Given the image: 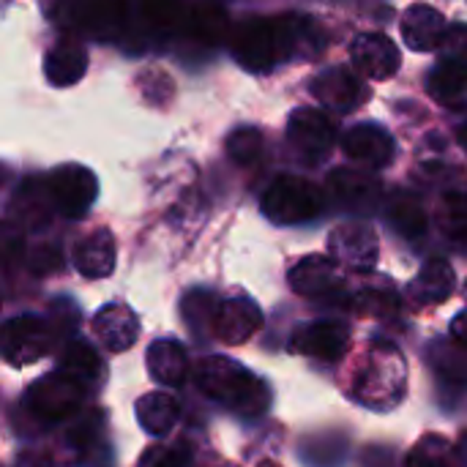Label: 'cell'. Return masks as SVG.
I'll use <instances>...</instances> for the list:
<instances>
[{
  "label": "cell",
  "mask_w": 467,
  "mask_h": 467,
  "mask_svg": "<svg viewBox=\"0 0 467 467\" xmlns=\"http://www.w3.org/2000/svg\"><path fill=\"white\" fill-rule=\"evenodd\" d=\"M233 57L254 74L271 71L290 60L296 52L315 55L323 49L320 25L306 16L279 14V16H252L244 19L230 36Z\"/></svg>",
  "instance_id": "cell-1"
},
{
  "label": "cell",
  "mask_w": 467,
  "mask_h": 467,
  "mask_svg": "<svg viewBox=\"0 0 467 467\" xmlns=\"http://www.w3.org/2000/svg\"><path fill=\"white\" fill-rule=\"evenodd\" d=\"M194 380L208 400L241 419H260L271 408V391L265 380L233 358L205 356L194 369Z\"/></svg>",
  "instance_id": "cell-2"
},
{
  "label": "cell",
  "mask_w": 467,
  "mask_h": 467,
  "mask_svg": "<svg viewBox=\"0 0 467 467\" xmlns=\"http://www.w3.org/2000/svg\"><path fill=\"white\" fill-rule=\"evenodd\" d=\"M405 389H408L405 356L391 342H375L358 361L353 397L369 410L389 413L405 400Z\"/></svg>",
  "instance_id": "cell-3"
},
{
  "label": "cell",
  "mask_w": 467,
  "mask_h": 467,
  "mask_svg": "<svg viewBox=\"0 0 467 467\" xmlns=\"http://www.w3.org/2000/svg\"><path fill=\"white\" fill-rule=\"evenodd\" d=\"M326 208V194L312 181L279 175L263 194V213L274 224H304Z\"/></svg>",
  "instance_id": "cell-4"
},
{
  "label": "cell",
  "mask_w": 467,
  "mask_h": 467,
  "mask_svg": "<svg viewBox=\"0 0 467 467\" xmlns=\"http://www.w3.org/2000/svg\"><path fill=\"white\" fill-rule=\"evenodd\" d=\"M57 345V328L36 315H22L0 328V353L11 367H30Z\"/></svg>",
  "instance_id": "cell-5"
},
{
  "label": "cell",
  "mask_w": 467,
  "mask_h": 467,
  "mask_svg": "<svg viewBox=\"0 0 467 467\" xmlns=\"http://www.w3.org/2000/svg\"><path fill=\"white\" fill-rule=\"evenodd\" d=\"M85 402V386L74 383L71 378L52 372L47 378H38L25 397L27 410L47 424H60L77 416V410Z\"/></svg>",
  "instance_id": "cell-6"
},
{
  "label": "cell",
  "mask_w": 467,
  "mask_h": 467,
  "mask_svg": "<svg viewBox=\"0 0 467 467\" xmlns=\"http://www.w3.org/2000/svg\"><path fill=\"white\" fill-rule=\"evenodd\" d=\"M44 186H47V194H49L55 213H60L66 219H82L99 194L96 175L82 164L55 167Z\"/></svg>",
  "instance_id": "cell-7"
},
{
  "label": "cell",
  "mask_w": 467,
  "mask_h": 467,
  "mask_svg": "<svg viewBox=\"0 0 467 467\" xmlns=\"http://www.w3.org/2000/svg\"><path fill=\"white\" fill-rule=\"evenodd\" d=\"M287 142L304 161L317 164L331 153V148L337 142V129H334L331 118L323 115L320 109L301 107L287 120Z\"/></svg>",
  "instance_id": "cell-8"
},
{
  "label": "cell",
  "mask_w": 467,
  "mask_h": 467,
  "mask_svg": "<svg viewBox=\"0 0 467 467\" xmlns=\"http://www.w3.org/2000/svg\"><path fill=\"white\" fill-rule=\"evenodd\" d=\"M331 260L353 271H369L378 263L380 244L378 233L364 222H345L328 235Z\"/></svg>",
  "instance_id": "cell-9"
},
{
  "label": "cell",
  "mask_w": 467,
  "mask_h": 467,
  "mask_svg": "<svg viewBox=\"0 0 467 467\" xmlns=\"http://www.w3.org/2000/svg\"><path fill=\"white\" fill-rule=\"evenodd\" d=\"M350 348V328L339 320L304 323L290 337V350L317 361H339Z\"/></svg>",
  "instance_id": "cell-10"
},
{
  "label": "cell",
  "mask_w": 467,
  "mask_h": 467,
  "mask_svg": "<svg viewBox=\"0 0 467 467\" xmlns=\"http://www.w3.org/2000/svg\"><path fill=\"white\" fill-rule=\"evenodd\" d=\"M287 282L293 293L312 301H334L345 290L339 265L331 257H320V254H309L301 263H296L287 274Z\"/></svg>",
  "instance_id": "cell-11"
},
{
  "label": "cell",
  "mask_w": 467,
  "mask_h": 467,
  "mask_svg": "<svg viewBox=\"0 0 467 467\" xmlns=\"http://www.w3.org/2000/svg\"><path fill=\"white\" fill-rule=\"evenodd\" d=\"M342 150L350 161H356L361 170H383L394 161L397 142L389 129L380 123H358L342 137Z\"/></svg>",
  "instance_id": "cell-12"
},
{
  "label": "cell",
  "mask_w": 467,
  "mask_h": 467,
  "mask_svg": "<svg viewBox=\"0 0 467 467\" xmlns=\"http://www.w3.org/2000/svg\"><path fill=\"white\" fill-rule=\"evenodd\" d=\"M350 63L367 79H391L400 71L402 52L386 33H361L350 44Z\"/></svg>",
  "instance_id": "cell-13"
},
{
  "label": "cell",
  "mask_w": 467,
  "mask_h": 467,
  "mask_svg": "<svg viewBox=\"0 0 467 467\" xmlns=\"http://www.w3.org/2000/svg\"><path fill=\"white\" fill-rule=\"evenodd\" d=\"M211 328L224 345H244L263 328V312L252 298L235 296L216 304Z\"/></svg>",
  "instance_id": "cell-14"
},
{
  "label": "cell",
  "mask_w": 467,
  "mask_h": 467,
  "mask_svg": "<svg viewBox=\"0 0 467 467\" xmlns=\"http://www.w3.org/2000/svg\"><path fill=\"white\" fill-rule=\"evenodd\" d=\"M312 93L326 109L337 112H356L361 104L369 101V88L348 68H326L323 74H317V79L312 82Z\"/></svg>",
  "instance_id": "cell-15"
},
{
  "label": "cell",
  "mask_w": 467,
  "mask_h": 467,
  "mask_svg": "<svg viewBox=\"0 0 467 467\" xmlns=\"http://www.w3.org/2000/svg\"><path fill=\"white\" fill-rule=\"evenodd\" d=\"M328 194L350 211H369L380 202L383 197V186L375 175L364 172V170H353V167H342L334 170L328 175Z\"/></svg>",
  "instance_id": "cell-16"
},
{
  "label": "cell",
  "mask_w": 467,
  "mask_h": 467,
  "mask_svg": "<svg viewBox=\"0 0 467 467\" xmlns=\"http://www.w3.org/2000/svg\"><path fill=\"white\" fill-rule=\"evenodd\" d=\"M93 334L109 353L129 350L140 337V320L137 315L123 304H107L93 317Z\"/></svg>",
  "instance_id": "cell-17"
},
{
  "label": "cell",
  "mask_w": 467,
  "mask_h": 467,
  "mask_svg": "<svg viewBox=\"0 0 467 467\" xmlns=\"http://www.w3.org/2000/svg\"><path fill=\"white\" fill-rule=\"evenodd\" d=\"M454 285H457V274H454L451 263L443 260V257H432V260L424 263L419 276L410 282L408 301L413 306H419V309L443 304V301H449L454 296Z\"/></svg>",
  "instance_id": "cell-18"
},
{
  "label": "cell",
  "mask_w": 467,
  "mask_h": 467,
  "mask_svg": "<svg viewBox=\"0 0 467 467\" xmlns=\"http://www.w3.org/2000/svg\"><path fill=\"white\" fill-rule=\"evenodd\" d=\"M446 30V16L427 3L410 5L402 16V38L413 52H432L443 47Z\"/></svg>",
  "instance_id": "cell-19"
},
{
  "label": "cell",
  "mask_w": 467,
  "mask_h": 467,
  "mask_svg": "<svg viewBox=\"0 0 467 467\" xmlns=\"http://www.w3.org/2000/svg\"><path fill=\"white\" fill-rule=\"evenodd\" d=\"M44 71H47V79L57 88H66V85H74L85 77L88 71V49L85 44L77 38V36H63L57 38L47 57H44Z\"/></svg>",
  "instance_id": "cell-20"
},
{
  "label": "cell",
  "mask_w": 467,
  "mask_h": 467,
  "mask_svg": "<svg viewBox=\"0 0 467 467\" xmlns=\"http://www.w3.org/2000/svg\"><path fill=\"white\" fill-rule=\"evenodd\" d=\"M63 25L85 30L96 38L118 36L123 27V3H90V5H63Z\"/></svg>",
  "instance_id": "cell-21"
},
{
  "label": "cell",
  "mask_w": 467,
  "mask_h": 467,
  "mask_svg": "<svg viewBox=\"0 0 467 467\" xmlns=\"http://www.w3.org/2000/svg\"><path fill=\"white\" fill-rule=\"evenodd\" d=\"M115 238L107 230H93L90 235L79 238L71 263L85 279H104L115 271Z\"/></svg>",
  "instance_id": "cell-22"
},
{
  "label": "cell",
  "mask_w": 467,
  "mask_h": 467,
  "mask_svg": "<svg viewBox=\"0 0 467 467\" xmlns=\"http://www.w3.org/2000/svg\"><path fill=\"white\" fill-rule=\"evenodd\" d=\"M8 213H11L16 227L22 224L27 230H41L49 222V216L55 213L49 194H47V186L41 181H25L16 189V194L8 205Z\"/></svg>",
  "instance_id": "cell-23"
},
{
  "label": "cell",
  "mask_w": 467,
  "mask_h": 467,
  "mask_svg": "<svg viewBox=\"0 0 467 467\" xmlns=\"http://www.w3.org/2000/svg\"><path fill=\"white\" fill-rule=\"evenodd\" d=\"M178 419H181V405L172 394L156 391V394H145L137 400V421L153 438L170 435Z\"/></svg>",
  "instance_id": "cell-24"
},
{
  "label": "cell",
  "mask_w": 467,
  "mask_h": 467,
  "mask_svg": "<svg viewBox=\"0 0 467 467\" xmlns=\"http://www.w3.org/2000/svg\"><path fill=\"white\" fill-rule=\"evenodd\" d=\"M148 369L161 386H181L189 375V358L183 345L172 339H159L148 348Z\"/></svg>",
  "instance_id": "cell-25"
},
{
  "label": "cell",
  "mask_w": 467,
  "mask_h": 467,
  "mask_svg": "<svg viewBox=\"0 0 467 467\" xmlns=\"http://www.w3.org/2000/svg\"><path fill=\"white\" fill-rule=\"evenodd\" d=\"M427 90L438 104H446V107L460 104L467 93V66L441 57L427 77Z\"/></svg>",
  "instance_id": "cell-26"
},
{
  "label": "cell",
  "mask_w": 467,
  "mask_h": 467,
  "mask_svg": "<svg viewBox=\"0 0 467 467\" xmlns=\"http://www.w3.org/2000/svg\"><path fill=\"white\" fill-rule=\"evenodd\" d=\"M55 372L71 378V380L79 383V386H88V383H96V380L101 378V358H99V353H96L88 342L74 339V342H68L66 350L60 353L57 369H55Z\"/></svg>",
  "instance_id": "cell-27"
},
{
  "label": "cell",
  "mask_w": 467,
  "mask_h": 467,
  "mask_svg": "<svg viewBox=\"0 0 467 467\" xmlns=\"http://www.w3.org/2000/svg\"><path fill=\"white\" fill-rule=\"evenodd\" d=\"M389 224L405 238H421L427 233V211L410 192H397L389 202Z\"/></svg>",
  "instance_id": "cell-28"
},
{
  "label": "cell",
  "mask_w": 467,
  "mask_h": 467,
  "mask_svg": "<svg viewBox=\"0 0 467 467\" xmlns=\"http://www.w3.org/2000/svg\"><path fill=\"white\" fill-rule=\"evenodd\" d=\"M186 36L197 38L200 44L205 47H213L224 38L227 33V14L224 8L219 5H189V14H186Z\"/></svg>",
  "instance_id": "cell-29"
},
{
  "label": "cell",
  "mask_w": 467,
  "mask_h": 467,
  "mask_svg": "<svg viewBox=\"0 0 467 467\" xmlns=\"http://www.w3.org/2000/svg\"><path fill=\"white\" fill-rule=\"evenodd\" d=\"M438 224L451 241H467V194L449 192L438 202Z\"/></svg>",
  "instance_id": "cell-30"
},
{
  "label": "cell",
  "mask_w": 467,
  "mask_h": 467,
  "mask_svg": "<svg viewBox=\"0 0 467 467\" xmlns=\"http://www.w3.org/2000/svg\"><path fill=\"white\" fill-rule=\"evenodd\" d=\"M454 449L441 435H424L405 457V467H451Z\"/></svg>",
  "instance_id": "cell-31"
},
{
  "label": "cell",
  "mask_w": 467,
  "mask_h": 467,
  "mask_svg": "<svg viewBox=\"0 0 467 467\" xmlns=\"http://www.w3.org/2000/svg\"><path fill=\"white\" fill-rule=\"evenodd\" d=\"M227 153L235 164L249 167L263 156V134L257 129H235L227 137Z\"/></svg>",
  "instance_id": "cell-32"
},
{
  "label": "cell",
  "mask_w": 467,
  "mask_h": 467,
  "mask_svg": "<svg viewBox=\"0 0 467 467\" xmlns=\"http://www.w3.org/2000/svg\"><path fill=\"white\" fill-rule=\"evenodd\" d=\"M189 462H192V446L186 441H175L148 449L137 467H186Z\"/></svg>",
  "instance_id": "cell-33"
},
{
  "label": "cell",
  "mask_w": 467,
  "mask_h": 467,
  "mask_svg": "<svg viewBox=\"0 0 467 467\" xmlns=\"http://www.w3.org/2000/svg\"><path fill=\"white\" fill-rule=\"evenodd\" d=\"M22 252H25L22 227H16L14 222H0V268L19 260Z\"/></svg>",
  "instance_id": "cell-34"
},
{
  "label": "cell",
  "mask_w": 467,
  "mask_h": 467,
  "mask_svg": "<svg viewBox=\"0 0 467 467\" xmlns=\"http://www.w3.org/2000/svg\"><path fill=\"white\" fill-rule=\"evenodd\" d=\"M443 47H446V57L449 60H457V63H465L467 66V25H451L446 30Z\"/></svg>",
  "instance_id": "cell-35"
},
{
  "label": "cell",
  "mask_w": 467,
  "mask_h": 467,
  "mask_svg": "<svg viewBox=\"0 0 467 467\" xmlns=\"http://www.w3.org/2000/svg\"><path fill=\"white\" fill-rule=\"evenodd\" d=\"M358 306H364V312L383 315L386 309H394V306H397V298H394L391 287H383V290H378V293H367L364 298H358Z\"/></svg>",
  "instance_id": "cell-36"
},
{
  "label": "cell",
  "mask_w": 467,
  "mask_h": 467,
  "mask_svg": "<svg viewBox=\"0 0 467 467\" xmlns=\"http://www.w3.org/2000/svg\"><path fill=\"white\" fill-rule=\"evenodd\" d=\"M27 265H30V271L38 274V276H41V274H52V271L60 265V254H57L55 249H49V246H38V249L30 254V263H27Z\"/></svg>",
  "instance_id": "cell-37"
},
{
  "label": "cell",
  "mask_w": 467,
  "mask_h": 467,
  "mask_svg": "<svg viewBox=\"0 0 467 467\" xmlns=\"http://www.w3.org/2000/svg\"><path fill=\"white\" fill-rule=\"evenodd\" d=\"M451 339H454L460 348H465L467 350V309L465 312H460V315L451 320Z\"/></svg>",
  "instance_id": "cell-38"
},
{
  "label": "cell",
  "mask_w": 467,
  "mask_h": 467,
  "mask_svg": "<svg viewBox=\"0 0 467 467\" xmlns=\"http://www.w3.org/2000/svg\"><path fill=\"white\" fill-rule=\"evenodd\" d=\"M454 457H457V460L462 462V467H467V435L462 438V441H460V446L454 449Z\"/></svg>",
  "instance_id": "cell-39"
},
{
  "label": "cell",
  "mask_w": 467,
  "mask_h": 467,
  "mask_svg": "<svg viewBox=\"0 0 467 467\" xmlns=\"http://www.w3.org/2000/svg\"><path fill=\"white\" fill-rule=\"evenodd\" d=\"M460 142L467 148V126H462V131H460Z\"/></svg>",
  "instance_id": "cell-40"
},
{
  "label": "cell",
  "mask_w": 467,
  "mask_h": 467,
  "mask_svg": "<svg viewBox=\"0 0 467 467\" xmlns=\"http://www.w3.org/2000/svg\"><path fill=\"white\" fill-rule=\"evenodd\" d=\"M3 181H5V170L0 167V186H3Z\"/></svg>",
  "instance_id": "cell-41"
},
{
  "label": "cell",
  "mask_w": 467,
  "mask_h": 467,
  "mask_svg": "<svg viewBox=\"0 0 467 467\" xmlns=\"http://www.w3.org/2000/svg\"><path fill=\"white\" fill-rule=\"evenodd\" d=\"M260 467H279V465H274V462H263Z\"/></svg>",
  "instance_id": "cell-42"
},
{
  "label": "cell",
  "mask_w": 467,
  "mask_h": 467,
  "mask_svg": "<svg viewBox=\"0 0 467 467\" xmlns=\"http://www.w3.org/2000/svg\"><path fill=\"white\" fill-rule=\"evenodd\" d=\"M222 467H235V465H222Z\"/></svg>",
  "instance_id": "cell-43"
},
{
  "label": "cell",
  "mask_w": 467,
  "mask_h": 467,
  "mask_svg": "<svg viewBox=\"0 0 467 467\" xmlns=\"http://www.w3.org/2000/svg\"><path fill=\"white\" fill-rule=\"evenodd\" d=\"M465 296H467V290H465Z\"/></svg>",
  "instance_id": "cell-44"
}]
</instances>
